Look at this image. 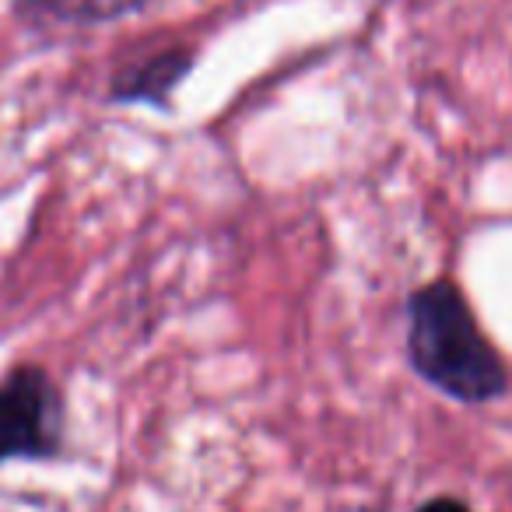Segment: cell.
Listing matches in <instances>:
<instances>
[{
	"instance_id": "obj_4",
	"label": "cell",
	"mask_w": 512,
	"mask_h": 512,
	"mask_svg": "<svg viewBox=\"0 0 512 512\" xmlns=\"http://www.w3.org/2000/svg\"><path fill=\"white\" fill-rule=\"evenodd\" d=\"M144 0H15V8L25 18L39 22H64V25H99L113 18L130 15Z\"/></svg>"
},
{
	"instance_id": "obj_5",
	"label": "cell",
	"mask_w": 512,
	"mask_h": 512,
	"mask_svg": "<svg viewBox=\"0 0 512 512\" xmlns=\"http://www.w3.org/2000/svg\"><path fill=\"white\" fill-rule=\"evenodd\" d=\"M418 512H470V509L460 498H432V502H425Z\"/></svg>"
},
{
	"instance_id": "obj_1",
	"label": "cell",
	"mask_w": 512,
	"mask_h": 512,
	"mask_svg": "<svg viewBox=\"0 0 512 512\" xmlns=\"http://www.w3.org/2000/svg\"><path fill=\"white\" fill-rule=\"evenodd\" d=\"M407 355L418 376L463 404H484L505 390L495 348L449 281L425 285L407 302Z\"/></svg>"
},
{
	"instance_id": "obj_3",
	"label": "cell",
	"mask_w": 512,
	"mask_h": 512,
	"mask_svg": "<svg viewBox=\"0 0 512 512\" xmlns=\"http://www.w3.org/2000/svg\"><path fill=\"white\" fill-rule=\"evenodd\" d=\"M186 71H190V53L186 50L155 53V57L127 67L113 81V95L123 102H162Z\"/></svg>"
},
{
	"instance_id": "obj_2",
	"label": "cell",
	"mask_w": 512,
	"mask_h": 512,
	"mask_svg": "<svg viewBox=\"0 0 512 512\" xmlns=\"http://www.w3.org/2000/svg\"><path fill=\"white\" fill-rule=\"evenodd\" d=\"M64 400L53 379L36 365L0 379V463L46 460L60 449Z\"/></svg>"
}]
</instances>
